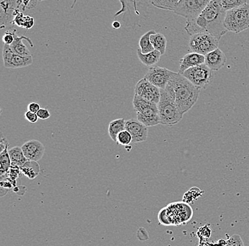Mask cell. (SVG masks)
<instances>
[{
    "label": "cell",
    "instance_id": "6da1fadb",
    "mask_svg": "<svg viewBox=\"0 0 249 246\" xmlns=\"http://www.w3.org/2000/svg\"><path fill=\"white\" fill-rule=\"evenodd\" d=\"M222 0H211L198 17L186 21L185 30L188 36L200 32H208L220 39L228 31L225 26L226 11L221 4Z\"/></svg>",
    "mask_w": 249,
    "mask_h": 246
},
{
    "label": "cell",
    "instance_id": "7a4b0ae2",
    "mask_svg": "<svg viewBox=\"0 0 249 246\" xmlns=\"http://www.w3.org/2000/svg\"><path fill=\"white\" fill-rule=\"evenodd\" d=\"M169 82L175 92L176 102L179 110L184 115L197 102L200 88L179 73H174Z\"/></svg>",
    "mask_w": 249,
    "mask_h": 246
},
{
    "label": "cell",
    "instance_id": "3957f363",
    "mask_svg": "<svg viewBox=\"0 0 249 246\" xmlns=\"http://www.w3.org/2000/svg\"><path fill=\"white\" fill-rule=\"evenodd\" d=\"M161 90V97L158 106L160 124L167 127H172L180 122L183 114L179 110L176 102V95L174 88L169 82L164 89Z\"/></svg>",
    "mask_w": 249,
    "mask_h": 246
},
{
    "label": "cell",
    "instance_id": "277c9868",
    "mask_svg": "<svg viewBox=\"0 0 249 246\" xmlns=\"http://www.w3.org/2000/svg\"><path fill=\"white\" fill-rule=\"evenodd\" d=\"M133 107L138 119L147 127H155L160 124L157 104L148 102L135 94Z\"/></svg>",
    "mask_w": 249,
    "mask_h": 246
},
{
    "label": "cell",
    "instance_id": "5b68a950",
    "mask_svg": "<svg viewBox=\"0 0 249 246\" xmlns=\"http://www.w3.org/2000/svg\"><path fill=\"white\" fill-rule=\"evenodd\" d=\"M225 26L228 32L239 34L249 29V4L227 11Z\"/></svg>",
    "mask_w": 249,
    "mask_h": 246
},
{
    "label": "cell",
    "instance_id": "8992f818",
    "mask_svg": "<svg viewBox=\"0 0 249 246\" xmlns=\"http://www.w3.org/2000/svg\"><path fill=\"white\" fill-rule=\"evenodd\" d=\"M219 38L208 32H200L191 36L188 42L193 52L207 55L219 46Z\"/></svg>",
    "mask_w": 249,
    "mask_h": 246
},
{
    "label": "cell",
    "instance_id": "52a82bcc",
    "mask_svg": "<svg viewBox=\"0 0 249 246\" xmlns=\"http://www.w3.org/2000/svg\"><path fill=\"white\" fill-rule=\"evenodd\" d=\"M211 0H180L174 12L186 19V21L194 20L200 15Z\"/></svg>",
    "mask_w": 249,
    "mask_h": 246
},
{
    "label": "cell",
    "instance_id": "ba28073f",
    "mask_svg": "<svg viewBox=\"0 0 249 246\" xmlns=\"http://www.w3.org/2000/svg\"><path fill=\"white\" fill-rule=\"evenodd\" d=\"M182 75L200 89L206 88L213 77V71L205 63L188 68Z\"/></svg>",
    "mask_w": 249,
    "mask_h": 246
},
{
    "label": "cell",
    "instance_id": "9c48e42d",
    "mask_svg": "<svg viewBox=\"0 0 249 246\" xmlns=\"http://www.w3.org/2000/svg\"><path fill=\"white\" fill-rule=\"evenodd\" d=\"M3 61L5 68L9 69H17L29 66L33 63L32 56H22L15 54L10 45L4 43L2 51Z\"/></svg>",
    "mask_w": 249,
    "mask_h": 246
},
{
    "label": "cell",
    "instance_id": "30bf717a",
    "mask_svg": "<svg viewBox=\"0 0 249 246\" xmlns=\"http://www.w3.org/2000/svg\"><path fill=\"white\" fill-rule=\"evenodd\" d=\"M22 9V0H0V26L4 29L12 24L17 9Z\"/></svg>",
    "mask_w": 249,
    "mask_h": 246
},
{
    "label": "cell",
    "instance_id": "8fae6325",
    "mask_svg": "<svg viewBox=\"0 0 249 246\" xmlns=\"http://www.w3.org/2000/svg\"><path fill=\"white\" fill-rule=\"evenodd\" d=\"M135 94L148 102L158 104L161 97V90L146 78L140 79L137 83Z\"/></svg>",
    "mask_w": 249,
    "mask_h": 246
},
{
    "label": "cell",
    "instance_id": "7c38bea8",
    "mask_svg": "<svg viewBox=\"0 0 249 246\" xmlns=\"http://www.w3.org/2000/svg\"><path fill=\"white\" fill-rule=\"evenodd\" d=\"M174 73L175 72L171 71L167 68L151 66L144 76V78L147 79L157 88L164 89L169 83Z\"/></svg>",
    "mask_w": 249,
    "mask_h": 246
},
{
    "label": "cell",
    "instance_id": "4fadbf2b",
    "mask_svg": "<svg viewBox=\"0 0 249 246\" xmlns=\"http://www.w3.org/2000/svg\"><path fill=\"white\" fill-rule=\"evenodd\" d=\"M125 129L132 137V143H141L147 141L148 127L138 119H130L125 121Z\"/></svg>",
    "mask_w": 249,
    "mask_h": 246
},
{
    "label": "cell",
    "instance_id": "5bb4252c",
    "mask_svg": "<svg viewBox=\"0 0 249 246\" xmlns=\"http://www.w3.org/2000/svg\"><path fill=\"white\" fill-rule=\"evenodd\" d=\"M21 149L28 160L36 162L41 160L46 151L43 143L36 139L30 140L25 143L21 146Z\"/></svg>",
    "mask_w": 249,
    "mask_h": 246
},
{
    "label": "cell",
    "instance_id": "9a60e30c",
    "mask_svg": "<svg viewBox=\"0 0 249 246\" xmlns=\"http://www.w3.org/2000/svg\"><path fill=\"white\" fill-rule=\"evenodd\" d=\"M226 62L227 57L225 54L219 48L205 55V63L213 71H219L225 66Z\"/></svg>",
    "mask_w": 249,
    "mask_h": 246
},
{
    "label": "cell",
    "instance_id": "2e32d148",
    "mask_svg": "<svg viewBox=\"0 0 249 246\" xmlns=\"http://www.w3.org/2000/svg\"><path fill=\"white\" fill-rule=\"evenodd\" d=\"M205 56L196 52L187 54L180 60L178 73L180 74H183L188 68L202 65V64L205 63Z\"/></svg>",
    "mask_w": 249,
    "mask_h": 246
},
{
    "label": "cell",
    "instance_id": "e0dca14e",
    "mask_svg": "<svg viewBox=\"0 0 249 246\" xmlns=\"http://www.w3.org/2000/svg\"><path fill=\"white\" fill-rule=\"evenodd\" d=\"M23 39L29 41L31 46H34L30 38L24 37V36L18 37V36L15 34V40H14L13 43L10 45V47L12 48V51H13L15 54H18V55L30 56H31L30 51H29V48L26 47V45L23 43Z\"/></svg>",
    "mask_w": 249,
    "mask_h": 246
},
{
    "label": "cell",
    "instance_id": "ac0fdd59",
    "mask_svg": "<svg viewBox=\"0 0 249 246\" xmlns=\"http://www.w3.org/2000/svg\"><path fill=\"white\" fill-rule=\"evenodd\" d=\"M137 53L141 63L146 66H154L160 61L161 56V53L157 50H154L147 54H143L142 53L141 49L139 48L137 51Z\"/></svg>",
    "mask_w": 249,
    "mask_h": 246
},
{
    "label": "cell",
    "instance_id": "d6986e66",
    "mask_svg": "<svg viewBox=\"0 0 249 246\" xmlns=\"http://www.w3.org/2000/svg\"><path fill=\"white\" fill-rule=\"evenodd\" d=\"M8 152L12 161V166L21 168L28 161V159L23 154L22 149L19 146H15L12 149H8Z\"/></svg>",
    "mask_w": 249,
    "mask_h": 246
},
{
    "label": "cell",
    "instance_id": "ffe728a7",
    "mask_svg": "<svg viewBox=\"0 0 249 246\" xmlns=\"http://www.w3.org/2000/svg\"><path fill=\"white\" fill-rule=\"evenodd\" d=\"M21 172L30 180H34L40 172V166L38 163L32 160H28L21 168Z\"/></svg>",
    "mask_w": 249,
    "mask_h": 246
},
{
    "label": "cell",
    "instance_id": "44dd1931",
    "mask_svg": "<svg viewBox=\"0 0 249 246\" xmlns=\"http://www.w3.org/2000/svg\"><path fill=\"white\" fill-rule=\"evenodd\" d=\"M124 129H125V120L124 119H118L110 121L108 126V133L110 138L116 143L117 136Z\"/></svg>",
    "mask_w": 249,
    "mask_h": 246
},
{
    "label": "cell",
    "instance_id": "7402d4cb",
    "mask_svg": "<svg viewBox=\"0 0 249 246\" xmlns=\"http://www.w3.org/2000/svg\"><path fill=\"white\" fill-rule=\"evenodd\" d=\"M150 39L155 49L160 51L161 56L163 55L166 53V45H167V40L164 35L160 33L156 32L155 34L151 36Z\"/></svg>",
    "mask_w": 249,
    "mask_h": 246
},
{
    "label": "cell",
    "instance_id": "603a6c76",
    "mask_svg": "<svg viewBox=\"0 0 249 246\" xmlns=\"http://www.w3.org/2000/svg\"><path fill=\"white\" fill-rule=\"evenodd\" d=\"M155 31L154 30L149 31V32L145 33L144 35L142 36L141 38H140L139 46L142 53H143V54H147V53L155 50L150 39L151 36L155 34Z\"/></svg>",
    "mask_w": 249,
    "mask_h": 246
},
{
    "label": "cell",
    "instance_id": "cb8c5ba5",
    "mask_svg": "<svg viewBox=\"0 0 249 246\" xmlns=\"http://www.w3.org/2000/svg\"><path fill=\"white\" fill-rule=\"evenodd\" d=\"M180 0H149L151 4L157 8L174 12Z\"/></svg>",
    "mask_w": 249,
    "mask_h": 246
},
{
    "label": "cell",
    "instance_id": "d4e9b609",
    "mask_svg": "<svg viewBox=\"0 0 249 246\" xmlns=\"http://www.w3.org/2000/svg\"><path fill=\"white\" fill-rule=\"evenodd\" d=\"M0 163H1V166H0L1 167L0 168L1 176L6 175L12 166V161H11L9 152H8V148L1 151V155H0Z\"/></svg>",
    "mask_w": 249,
    "mask_h": 246
},
{
    "label": "cell",
    "instance_id": "484cf974",
    "mask_svg": "<svg viewBox=\"0 0 249 246\" xmlns=\"http://www.w3.org/2000/svg\"><path fill=\"white\" fill-rule=\"evenodd\" d=\"M117 143L121 145V146H127L132 143V137L128 131L124 130L122 131L121 133L117 136Z\"/></svg>",
    "mask_w": 249,
    "mask_h": 246
},
{
    "label": "cell",
    "instance_id": "4316f807",
    "mask_svg": "<svg viewBox=\"0 0 249 246\" xmlns=\"http://www.w3.org/2000/svg\"><path fill=\"white\" fill-rule=\"evenodd\" d=\"M247 3V0H222L221 4L226 12L230 9L240 7Z\"/></svg>",
    "mask_w": 249,
    "mask_h": 246
},
{
    "label": "cell",
    "instance_id": "83f0119b",
    "mask_svg": "<svg viewBox=\"0 0 249 246\" xmlns=\"http://www.w3.org/2000/svg\"><path fill=\"white\" fill-rule=\"evenodd\" d=\"M159 221L161 224L165 226H170L171 223L170 219H169V214H168V210L166 207L162 208L160 211L158 215Z\"/></svg>",
    "mask_w": 249,
    "mask_h": 246
},
{
    "label": "cell",
    "instance_id": "f1b7e54d",
    "mask_svg": "<svg viewBox=\"0 0 249 246\" xmlns=\"http://www.w3.org/2000/svg\"><path fill=\"white\" fill-rule=\"evenodd\" d=\"M226 246H244V243L239 235L234 234L227 240Z\"/></svg>",
    "mask_w": 249,
    "mask_h": 246
},
{
    "label": "cell",
    "instance_id": "f546056e",
    "mask_svg": "<svg viewBox=\"0 0 249 246\" xmlns=\"http://www.w3.org/2000/svg\"><path fill=\"white\" fill-rule=\"evenodd\" d=\"M15 30L13 32H10V31H7V32L4 33V36L2 37V40L4 43L8 45L12 44L13 43L14 40H15Z\"/></svg>",
    "mask_w": 249,
    "mask_h": 246
},
{
    "label": "cell",
    "instance_id": "4dcf8cb0",
    "mask_svg": "<svg viewBox=\"0 0 249 246\" xmlns=\"http://www.w3.org/2000/svg\"><path fill=\"white\" fill-rule=\"evenodd\" d=\"M38 2V0H22L23 11L26 9H31L35 8Z\"/></svg>",
    "mask_w": 249,
    "mask_h": 246
},
{
    "label": "cell",
    "instance_id": "1f68e13d",
    "mask_svg": "<svg viewBox=\"0 0 249 246\" xmlns=\"http://www.w3.org/2000/svg\"><path fill=\"white\" fill-rule=\"evenodd\" d=\"M24 117L25 119H26V121H28L30 123H33V124L36 123L39 119L36 113L29 111V110L25 113Z\"/></svg>",
    "mask_w": 249,
    "mask_h": 246
},
{
    "label": "cell",
    "instance_id": "d6a6232c",
    "mask_svg": "<svg viewBox=\"0 0 249 246\" xmlns=\"http://www.w3.org/2000/svg\"><path fill=\"white\" fill-rule=\"evenodd\" d=\"M38 118L41 120H46L51 117V113L46 108H40V110L37 112Z\"/></svg>",
    "mask_w": 249,
    "mask_h": 246
},
{
    "label": "cell",
    "instance_id": "836d02e7",
    "mask_svg": "<svg viewBox=\"0 0 249 246\" xmlns=\"http://www.w3.org/2000/svg\"><path fill=\"white\" fill-rule=\"evenodd\" d=\"M34 19L30 16H26L25 18L24 24L23 27L26 29H30L34 26Z\"/></svg>",
    "mask_w": 249,
    "mask_h": 246
},
{
    "label": "cell",
    "instance_id": "e575fe53",
    "mask_svg": "<svg viewBox=\"0 0 249 246\" xmlns=\"http://www.w3.org/2000/svg\"><path fill=\"white\" fill-rule=\"evenodd\" d=\"M194 200H196V199H195L191 191H188V192H186V194H184V196H183V201L185 203H193Z\"/></svg>",
    "mask_w": 249,
    "mask_h": 246
},
{
    "label": "cell",
    "instance_id": "d590c367",
    "mask_svg": "<svg viewBox=\"0 0 249 246\" xmlns=\"http://www.w3.org/2000/svg\"><path fill=\"white\" fill-rule=\"evenodd\" d=\"M198 233H200V235L204 237L210 238V235H211V230L208 228L207 226H205V227L199 228Z\"/></svg>",
    "mask_w": 249,
    "mask_h": 246
},
{
    "label": "cell",
    "instance_id": "8d00e7d4",
    "mask_svg": "<svg viewBox=\"0 0 249 246\" xmlns=\"http://www.w3.org/2000/svg\"><path fill=\"white\" fill-rule=\"evenodd\" d=\"M40 104L37 103V102H31L28 105V110L34 113H36L40 110Z\"/></svg>",
    "mask_w": 249,
    "mask_h": 246
},
{
    "label": "cell",
    "instance_id": "74e56055",
    "mask_svg": "<svg viewBox=\"0 0 249 246\" xmlns=\"http://www.w3.org/2000/svg\"><path fill=\"white\" fill-rule=\"evenodd\" d=\"M0 146H1V152L9 147V143L7 142V138L4 137L2 133H1V144H0Z\"/></svg>",
    "mask_w": 249,
    "mask_h": 246
},
{
    "label": "cell",
    "instance_id": "f35d334b",
    "mask_svg": "<svg viewBox=\"0 0 249 246\" xmlns=\"http://www.w3.org/2000/svg\"><path fill=\"white\" fill-rule=\"evenodd\" d=\"M190 191H191V193H192L193 195H194L196 199H197V197H200V196H201L202 193V191H200V189L197 188H191Z\"/></svg>",
    "mask_w": 249,
    "mask_h": 246
},
{
    "label": "cell",
    "instance_id": "ab89813d",
    "mask_svg": "<svg viewBox=\"0 0 249 246\" xmlns=\"http://www.w3.org/2000/svg\"><path fill=\"white\" fill-rule=\"evenodd\" d=\"M121 23L118 21H115L112 24V26L115 29H118L119 28H121Z\"/></svg>",
    "mask_w": 249,
    "mask_h": 246
},
{
    "label": "cell",
    "instance_id": "60d3db41",
    "mask_svg": "<svg viewBox=\"0 0 249 246\" xmlns=\"http://www.w3.org/2000/svg\"><path fill=\"white\" fill-rule=\"evenodd\" d=\"M43 1H46V0H38L39 2H41Z\"/></svg>",
    "mask_w": 249,
    "mask_h": 246
}]
</instances>
